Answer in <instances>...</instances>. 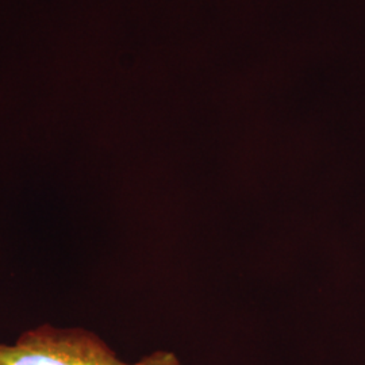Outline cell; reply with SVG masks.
Instances as JSON below:
<instances>
[{"instance_id":"obj_1","label":"cell","mask_w":365,"mask_h":365,"mask_svg":"<svg viewBox=\"0 0 365 365\" xmlns=\"http://www.w3.org/2000/svg\"><path fill=\"white\" fill-rule=\"evenodd\" d=\"M0 365H129L91 331L42 325L24 333L14 345L0 344ZM133 365H180L168 352H156Z\"/></svg>"}]
</instances>
